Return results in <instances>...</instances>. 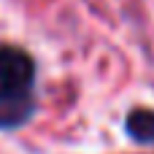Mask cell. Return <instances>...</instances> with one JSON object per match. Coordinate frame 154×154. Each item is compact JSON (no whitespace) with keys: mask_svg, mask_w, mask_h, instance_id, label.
Here are the masks:
<instances>
[{"mask_svg":"<svg viewBox=\"0 0 154 154\" xmlns=\"http://www.w3.org/2000/svg\"><path fill=\"white\" fill-rule=\"evenodd\" d=\"M35 65L19 46H0V127L11 130L30 119L35 111L32 100Z\"/></svg>","mask_w":154,"mask_h":154,"instance_id":"1","label":"cell"},{"mask_svg":"<svg viewBox=\"0 0 154 154\" xmlns=\"http://www.w3.org/2000/svg\"><path fill=\"white\" fill-rule=\"evenodd\" d=\"M125 130L138 143H154V111H149V108L130 111V116L125 122Z\"/></svg>","mask_w":154,"mask_h":154,"instance_id":"2","label":"cell"}]
</instances>
